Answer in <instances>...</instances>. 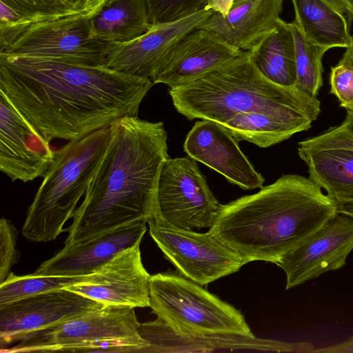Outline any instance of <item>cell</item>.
<instances>
[{
	"label": "cell",
	"mask_w": 353,
	"mask_h": 353,
	"mask_svg": "<svg viewBox=\"0 0 353 353\" xmlns=\"http://www.w3.org/2000/svg\"><path fill=\"white\" fill-rule=\"evenodd\" d=\"M153 85L106 65L0 54V91L48 143L79 141L137 116Z\"/></svg>",
	"instance_id": "1"
},
{
	"label": "cell",
	"mask_w": 353,
	"mask_h": 353,
	"mask_svg": "<svg viewBox=\"0 0 353 353\" xmlns=\"http://www.w3.org/2000/svg\"><path fill=\"white\" fill-rule=\"evenodd\" d=\"M108 147L64 241L70 245L153 216L157 184L169 159L163 122L137 116L110 125Z\"/></svg>",
	"instance_id": "2"
},
{
	"label": "cell",
	"mask_w": 353,
	"mask_h": 353,
	"mask_svg": "<svg viewBox=\"0 0 353 353\" xmlns=\"http://www.w3.org/2000/svg\"><path fill=\"white\" fill-rule=\"evenodd\" d=\"M337 214L336 201L309 177L285 174L221 204L211 228L248 263L277 264Z\"/></svg>",
	"instance_id": "3"
},
{
	"label": "cell",
	"mask_w": 353,
	"mask_h": 353,
	"mask_svg": "<svg viewBox=\"0 0 353 353\" xmlns=\"http://www.w3.org/2000/svg\"><path fill=\"white\" fill-rule=\"evenodd\" d=\"M176 110L188 119L224 124L242 112H263L314 121L321 101L296 87L267 79L257 69L253 51H243L221 66L169 89Z\"/></svg>",
	"instance_id": "4"
},
{
	"label": "cell",
	"mask_w": 353,
	"mask_h": 353,
	"mask_svg": "<svg viewBox=\"0 0 353 353\" xmlns=\"http://www.w3.org/2000/svg\"><path fill=\"white\" fill-rule=\"evenodd\" d=\"M110 135V125L54 150V160L28 209L22 228L26 239L48 242L67 230L63 226L90 185Z\"/></svg>",
	"instance_id": "5"
},
{
	"label": "cell",
	"mask_w": 353,
	"mask_h": 353,
	"mask_svg": "<svg viewBox=\"0 0 353 353\" xmlns=\"http://www.w3.org/2000/svg\"><path fill=\"white\" fill-rule=\"evenodd\" d=\"M149 290L152 312L183 340L255 339L239 310L179 272L151 275Z\"/></svg>",
	"instance_id": "6"
},
{
	"label": "cell",
	"mask_w": 353,
	"mask_h": 353,
	"mask_svg": "<svg viewBox=\"0 0 353 353\" xmlns=\"http://www.w3.org/2000/svg\"><path fill=\"white\" fill-rule=\"evenodd\" d=\"M134 308L105 305L55 326L21 336L1 352H145Z\"/></svg>",
	"instance_id": "7"
},
{
	"label": "cell",
	"mask_w": 353,
	"mask_h": 353,
	"mask_svg": "<svg viewBox=\"0 0 353 353\" xmlns=\"http://www.w3.org/2000/svg\"><path fill=\"white\" fill-rule=\"evenodd\" d=\"M221 205L195 160L169 158L159 176L150 220L188 230L210 229Z\"/></svg>",
	"instance_id": "8"
},
{
	"label": "cell",
	"mask_w": 353,
	"mask_h": 353,
	"mask_svg": "<svg viewBox=\"0 0 353 353\" xmlns=\"http://www.w3.org/2000/svg\"><path fill=\"white\" fill-rule=\"evenodd\" d=\"M90 12H77L36 23L0 54L105 65L109 53L120 44L90 37Z\"/></svg>",
	"instance_id": "9"
},
{
	"label": "cell",
	"mask_w": 353,
	"mask_h": 353,
	"mask_svg": "<svg viewBox=\"0 0 353 353\" xmlns=\"http://www.w3.org/2000/svg\"><path fill=\"white\" fill-rule=\"evenodd\" d=\"M149 233L165 257L186 278L206 285L233 274L248 261L212 229L200 233L148 221Z\"/></svg>",
	"instance_id": "10"
},
{
	"label": "cell",
	"mask_w": 353,
	"mask_h": 353,
	"mask_svg": "<svg viewBox=\"0 0 353 353\" xmlns=\"http://www.w3.org/2000/svg\"><path fill=\"white\" fill-rule=\"evenodd\" d=\"M141 242L119 252L92 273L64 289L104 306L149 307L151 275L142 263Z\"/></svg>",
	"instance_id": "11"
},
{
	"label": "cell",
	"mask_w": 353,
	"mask_h": 353,
	"mask_svg": "<svg viewBox=\"0 0 353 353\" xmlns=\"http://www.w3.org/2000/svg\"><path fill=\"white\" fill-rule=\"evenodd\" d=\"M54 158L50 143L0 91V170L12 181H32Z\"/></svg>",
	"instance_id": "12"
},
{
	"label": "cell",
	"mask_w": 353,
	"mask_h": 353,
	"mask_svg": "<svg viewBox=\"0 0 353 353\" xmlns=\"http://www.w3.org/2000/svg\"><path fill=\"white\" fill-rule=\"evenodd\" d=\"M353 250V219L337 214L276 264L285 272L288 290L337 270Z\"/></svg>",
	"instance_id": "13"
},
{
	"label": "cell",
	"mask_w": 353,
	"mask_h": 353,
	"mask_svg": "<svg viewBox=\"0 0 353 353\" xmlns=\"http://www.w3.org/2000/svg\"><path fill=\"white\" fill-rule=\"evenodd\" d=\"M214 13L203 8L183 17L152 23L137 39L117 46L106 58L105 65L118 72L152 81L179 42Z\"/></svg>",
	"instance_id": "14"
},
{
	"label": "cell",
	"mask_w": 353,
	"mask_h": 353,
	"mask_svg": "<svg viewBox=\"0 0 353 353\" xmlns=\"http://www.w3.org/2000/svg\"><path fill=\"white\" fill-rule=\"evenodd\" d=\"M104 305L74 292L61 289L0 306L1 348L25 334L55 326Z\"/></svg>",
	"instance_id": "15"
},
{
	"label": "cell",
	"mask_w": 353,
	"mask_h": 353,
	"mask_svg": "<svg viewBox=\"0 0 353 353\" xmlns=\"http://www.w3.org/2000/svg\"><path fill=\"white\" fill-rule=\"evenodd\" d=\"M238 142L223 125L201 119L187 134L183 148L190 158L203 163L243 189L261 187L264 178L241 152Z\"/></svg>",
	"instance_id": "16"
},
{
	"label": "cell",
	"mask_w": 353,
	"mask_h": 353,
	"mask_svg": "<svg viewBox=\"0 0 353 353\" xmlns=\"http://www.w3.org/2000/svg\"><path fill=\"white\" fill-rule=\"evenodd\" d=\"M147 221L138 220L84 241L65 245L54 256L43 262L35 274L79 277L92 273L123 250L141 241Z\"/></svg>",
	"instance_id": "17"
},
{
	"label": "cell",
	"mask_w": 353,
	"mask_h": 353,
	"mask_svg": "<svg viewBox=\"0 0 353 353\" xmlns=\"http://www.w3.org/2000/svg\"><path fill=\"white\" fill-rule=\"evenodd\" d=\"M239 50L216 33L197 27L172 50L152 79L171 88L186 84L239 56Z\"/></svg>",
	"instance_id": "18"
},
{
	"label": "cell",
	"mask_w": 353,
	"mask_h": 353,
	"mask_svg": "<svg viewBox=\"0 0 353 353\" xmlns=\"http://www.w3.org/2000/svg\"><path fill=\"white\" fill-rule=\"evenodd\" d=\"M283 0H234L225 17L214 12L198 27L216 33L231 46L252 50L277 28Z\"/></svg>",
	"instance_id": "19"
},
{
	"label": "cell",
	"mask_w": 353,
	"mask_h": 353,
	"mask_svg": "<svg viewBox=\"0 0 353 353\" xmlns=\"http://www.w3.org/2000/svg\"><path fill=\"white\" fill-rule=\"evenodd\" d=\"M151 26L150 0H114L90 17V37L116 44L137 39Z\"/></svg>",
	"instance_id": "20"
},
{
	"label": "cell",
	"mask_w": 353,
	"mask_h": 353,
	"mask_svg": "<svg viewBox=\"0 0 353 353\" xmlns=\"http://www.w3.org/2000/svg\"><path fill=\"white\" fill-rule=\"evenodd\" d=\"M309 178L335 201L353 199V150H314L298 147Z\"/></svg>",
	"instance_id": "21"
},
{
	"label": "cell",
	"mask_w": 353,
	"mask_h": 353,
	"mask_svg": "<svg viewBox=\"0 0 353 353\" xmlns=\"http://www.w3.org/2000/svg\"><path fill=\"white\" fill-rule=\"evenodd\" d=\"M294 21L313 43L327 48H347L351 42L346 16L324 0H291Z\"/></svg>",
	"instance_id": "22"
},
{
	"label": "cell",
	"mask_w": 353,
	"mask_h": 353,
	"mask_svg": "<svg viewBox=\"0 0 353 353\" xmlns=\"http://www.w3.org/2000/svg\"><path fill=\"white\" fill-rule=\"evenodd\" d=\"M313 121L263 112H242L223 125L238 141L260 148L282 142L297 132L306 131Z\"/></svg>",
	"instance_id": "23"
},
{
	"label": "cell",
	"mask_w": 353,
	"mask_h": 353,
	"mask_svg": "<svg viewBox=\"0 0 353 353\" xmlns=\"http://www.w3.org/2000/svg\"><path fill=\"white\" fill-rule=\"evenodd\" d=\"M252 50L255 65L267 79L281 86L295 87V48L290 23L280 19L276 29Z\"/></svg>",
	"instance_id": "24"
},
{
	"label": "cell",
	"mask_w": 353,
	"mask_h": 353,
	"mask_svg": "<svg viewBox=\"0 0 353 353\" xmlns=\"http://www.w3.org/2000/svg\"><path fill=\"white\" fill-rule=\"evenodd\" d=\"M290 26L295 48V87L309 95L316 97L323 85L322 59L329 49L310 41L294 21Z\"/></svg>",
	"instance_id": "25"
},
{
	"label": "cell",
	"mask_w": 353,
	"mask_h": 353,
	"mask_svg": "<svg viewBox=\"0 0 353 353\" xmlns=\"http://www.w3.org/2000/svg\"><path fill=\"white\" fill-rule=\"evenodd\" d=\"M82 276H52L37 274L16 275L10 272L0 284V306L42 293L64 289L80 281Z\"/></svg>",
	"instance_id": "26"
},
{
	"label": "cell",
	"mask_w": 353,
	"mask_h": 353,
	"mask_svg": "<svg viewBox=\"0 0 353 353\" xmlns=\"http://www.w3.org/2000/svg\"><path fill=\"white\" fill-rule=\"evenodd\" d=\"M303 149H344L353 150V110H347L342 123L299 143Z\"/></svg>",
	"instance_id": "27"
},
{
	"label": "cell",
	"mask_w": 353,
	"mask_h": 353,
	"mask_svg": "<svg viewBox=\"0 0 353 353\" xmlns=\"http://www.w3.org/2000/svg\"><path fill=\"white\" fill-rule=\"evenodd\" d=\"M329 81L330 93L336 97L340 106L353 110V63L342 57L331 68Z\"/></svg>",
	"instance_id": "28"
},
{
	"label": "cell",
	"mask_w": 353,
	"mask_h": 353,
	"mask_svg": "<svg viewBox=\"0 0 353 353\" xmlns=\"http://www.w3.org/2000/svg\"><path fill=\"white\" fill-rule=\"evenodd\" d=\"M206 0H155L150 6L152 23L171 21L203 8Z\"/></svg>",
	"instance_id": "29"
},
{
	"label": "cell",
	"mask_w": 353,
	"mask_h": 353,
	"mask_svg": "<svg viewBox=\"0 0 353 353\" xmlns=\"http://www.w3.org/2000/svg\"><path fill=\"white\" fill-rule=\"evenodd\" d=\"M18 231L6 218L0 220V282L8 276L11 268L20 259L16 250Z\"/></svg>",
	"instance_id": "30"
},
{
	"label": "cell",
	"mask_w": 353,
	"mask_h": 353,
	"mask_svg": "<svg viewBox=\"0 0 353 353\" xmlns=\"http://www.w3.org/2000/svg\"><path fill=\"white\" fill-rule=\"evenodd\" d=\"M25 14H63L74 11L58 0H0Z\"/></svg>",
	"instance_id": "31"
},
{
	"label": "cell",
	"mask_w": 353,
	"mask_h": 353,
	"mask_svg": "<svg viewBox=\"0 0 353 353\" xmlns=\"http://www.w3.org/2000/svg\"><path fill=\"white\" fill-rule=\"evenodd\" d=\"M234 0H206L203 8L212 10L225 17L229 13Z\"/></svg>",
	"instance_id": "32"
},
{
	"label": "cell",
	"mask_w": 353,
	"mask_h": 353,
	"mask_svg": "<svg viewBox=\"0 0 353 353\" xmlns=\"http://www.w3.org/2000/svg\"><path fill=\"white\" fill-rule=\"evenodd\" d=\"M312 352L353 353V336L345 341L323 349L314 350Z\"/></svg>",
	"instance_id": "33"
},
{
	"label": "cell",
	"mask_w": 353,
	"mask_h": 353,
	"mask_svg": "<svg viewBox=\"0 0 353 353\" xmlns=\"http://www.w3.org/2000/svg\"><path fill=\"white\" fill-rule=\"evenodd\" d=\"M68 9L78 12L91 11L88 8V0H58Z\"/></svg>",
	"instance_id": "34"
},
{
	"label": "cell",
	"mask_w": 353,
	"mask_h": 353,
	"mask_svg": "<svg viewBox=\"0 0 353 353\" xmlns=\"http://www.w3.org/2000/svg\"><path fill=\"white\" fill-rule=\"evenodd\" d=\"M339 214L347 216L353 219V199L336 201Z\"/></svg>",
	"instance_id": "35"
},
{
	"label": "cell",
	"mask_w": 353,
	"mask_h": 353,
	"mask_svg": "<svg viewBox=\"0 0 353 353\" xmlns=\"http://www.w3.org/2000/svg\"><path fill=\"white\" fill-rule=\"evenodd\" d=\"M114 0H88V8L91 10V17L99 12L103 7Z\"/></svg>",
	"instance_id": "36"
},
{
	"label": "cell",
	"mask_w": 353,
	"mask_h": 353,
	"mask_svg": "<svg viewBox=\"0 0 353 353\" xmlns=\"http://www.w3.org/2000/svg\"><path fill=\"white\" fill-rule=\"evenodd\" d=\"M327 2L330 6L334 8L336 10L343 14L346 17L348 15V12L346 8L345 0H324Z\"/></svg>",
	"instance_id": "37"
},
{
	"label": "cell",
	"mask_w": 353,
	"mask_h": 353,
	"mask_svg": "<svg viewBox=\"0 0 353 353\" xmlns=\"http://www.w3.org/2000/svg\"><path fill=\"white\" fill-rule=\"evenodd\" d=\"M343 57L350 60L353 63V36L351 37L350 44L346 48Z\"/></svg>",
	"instance_id": "38"
},
{
	"label": "cell",
	"mask_w": 353,
	"mask_h": 353,
	"mask_svg": "<svg viewBox=\"0 0 353 353\" xmlns=\"http://www.w3.org/2000/svg\"><path fill=\"white\" fill-rule=\"evenodd\" d=\"M349 17L353 19V0H345Z\"/></svg>",
	"instance_id": "39"
}]
</instances>
